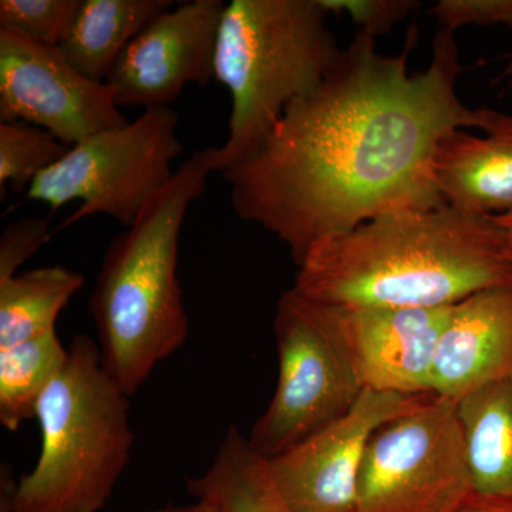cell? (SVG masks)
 I'll return each instance as SVG.
<instances>
[{
    "mask_svg": "<svg viewBox=\"0 0 512 512\" xmlns=\"http://www.w3.org/2000/svg\"><path fill=\"white\" fill-rule=\"evenodd\" d=\"M413 43L387 56L357 33L319 89L288 107L254 156L221 174L235 214L275 235L296 265L365 222L446 205L434 177L441 138L490 126L494 110L458 96L454 32L439 30L429 67L416 73Z\"/></svg>",
    "mask_w": 512,
    "mask_h": 512,
    "instance_id": "1",
    "label": "cell"
},
{
    "mask_svg": "<svg viewBox=\"0 0 512 512\" xmlns=\"http://www.w3.org/2000/svg\"><path fill=\"white\" fill-rule=\"evenodd\" d=\"M510 284L504 229L441 205L384 215L322 242L298 265L292 289L328 305L446 309Z\"/></svg>",
    "mask_w": 512,
    "mask_h": 512,
    "instance_id": "2",
    "label": "cell"
},
{
    "mask_svg": "<svg viewBox=\"0 0 512 512\" xmlns=\"http://www.w3.org/2000/svg\"><path fill=\"white\" fill-rule=\"evenodd\" d=\"M211 173L208 148L192 154L111 239L101 262L89 308L104 369L128 397L190 335L178 249L187 212Z\"/></svg>",
    "mask_w": 512,
    "mask_h": 512,
    "instance_id": "3",
    "label": "cell"
},
{
    "mask_svg": "<svg viewBox=\"0 0 512 512\" xmlns=\"http://www.w3.org/2000/svg\"><path fill=\"white\" fill-rule=\"evenodd\" d=\"M128 399L104 369L97 343L76 336L37 407L36 466L19 481L3 471L0 512L103 511L136 441Z\"/></svg>",
    "mask_w": 512,
    "mask_h": 512,
    "instance_id": "4",
    "label": "cell"
},
{
    "mask_svg": "<svg viewBox=\"0 0 512 512\" xmlns=\"http://www.w3.org/2000/svg\"><path fill=\"white\" fill-rule=\"evenodd\" d=\"M318 0H231L214 77L231 96L228 137L208 147L212 173L254 156L295 101L319 89L342 52Z\"/></svg>",
    "mask_w": 512,
    "mask_h": 512,
    "instance_id": "5",
    "label": "cell"
},
{
    "mask_svg": "<svg viewBox=\"0 0 512 512\" xmlns=\"http://www.w3.org/2000/svg\"><path fill=\"white\" fill-rule=\"evenodd\" d=\"M178 124L173 109L156 107L86 138L37 175L26 200L43 202L52 212L79 201L57 231L96 215L131 227L150 195L174 177V160L183 153Z\"/></svg>",
    "mask_w": 512,
    "mask_h": 512,
    "instance_id": "6",
    "label": "cell"
},
{
    "mask_svg": "<svg viewBox=\"0 0 512 512\" xmlns=\"http://www.w3.org/2000/svg\"><path fill=\"white\" fill-rule=\"evenodd\" d=\"M473 491L457 403L431 394L370 440L357 512H454Z\"/></svg>",
    "mask_w": 512,
    "mask_h": 512,
    "instance_id": "7",
    "label": "cell"
},
{
    "mask_svg": "<svg viewBox=\"0 0 512 512\" xmlns=\"http://www.w3.org/2000/svg\"><path fill=\"white\" fill-rule=\"evenodd\" d=\"M274 332L278 380L248 437L265 460L345 416L363 393L342 350L292 288L276 303Z\"/></svg>",
    "mask_w": 512,
    "mask_h": 512,
    "instance_id": "8",
    "label": "cell"
},
{
    "mask_svg": "<svg viewBox=\"0 0 512 512\" xmlns=\"http://www.w3.org/2000/svg\"><path fill=\"white\" fill-rule=\"evenodd\" d=\"M0 123L32 124L73 147L128 119L113 87L77 72L57 47L0 30Z\"/></svg>",
    "mask_w": 512,
    "mask_h": 512,
    "instance_id": "9",
    "label": "cell"
},
{
    "mask_svg": "<svg viewBox=\"0 0 512 512\" xmlns=\"http://www.w3.org/2000/svg\"><path fill=\"white\" fill-rule=\"evenodd\" d=\"M430 396L363 390L345 416L268 460L275 487L291 511L357 512L360 470L370 440L384 424Z\"/></svg>",
    "mask_w": 512,
    "mask_h": 512,
    "instance_id": "10",
    "label": "cell"
},
{
    "mask_svg": "<svg viewBox=\"0 0 512 512\" xmlns=\"http://www.w3.org/2000/svg\"><path fill=\"white\" fill-rule=\"evenodd\" d=\"M303 299L342 350L363 390L431 394L437 345L453 306L394 309Z\"/></svg>",
    "mask_w": 512,
    "mask_h": 512,
    "instance_id": "11",
    "label": "cell"
},
{
    "mask_svg": "<svg viewBox=\"0 0 512 512\" xmlns=\"http://www.w3.org/2000/svg\"><path fill=\"white\" fill-rule=\"evenodd\" d=\"M227 3L192 0L165 10L127 47L107 84L120 107H168L188 84L214 77L218 30Z\"/></svg>",
    "mask_w": 512,
    "mask_h": 512,
    "instance_id": "12",
    "label": "cell"
},
{
    "mask_svg": "<svg viewBox=\"0 0 512 512\" xmlns=\"http://www.w3.org/2000/svg\"><path fill=\"white\" fill-rule=\"evenodd\" d=\"M512 375V284L451 308L434 360L431 394L457 403Z\"/></svg>",
    "mask_w": 512,
    "mask_h": 512,
    "instance_id": "13",
    "label": "cell"
},
{
    "mask_svg": "<svg viewBox=\"0 0 512 512\" xmlns=\"http://www.w3.org/2000/svg\"><path fill=\"white\" fill-rule=\"evenodd\" d=\"M434 177L448 207L494 218L512 212V117L495 111L485 137L457 128L441 138Z\"/></svg>",
    "mask_w": 512,
    "mask_h": 512,
    "instance_id": "14",
    "label": "cell"
},
{
    "mask_svg": "<svg viewBox=\"0 0 512 512\" xmlns=\"http://www.w3.org/2000/svg\"><path fill=\"white\" fill-rule=\"evenodd\" d=\"M173 6V0H80L57 49L77 72L106 83L130 43Z\"/></svg>",
    "mask_w": 512,
    "mask_h": 512,
    "instance_id": "15",
    "label": "cell"
},
{
    "mask_svg": "<svg viewBox=\"0 0 512 512\" xmlns=\"http://www.w3.org/2000/svg\"><path fill=\"white\" fill-rule=\"evenodd\" d=\"M474 490L512 497V375L457 402Z\"/></svg>",
    "mask_w": 512,
    "mask_h": 512,
    "instance_id": "16",
    "label": "cell"
},
{
    "mask_svg": "<svg viewBox=\"0 0 512 512\" xmlns=\"http://www.w3.org/2000/svg\"><path fill=\"white\" fill-rule=\"evenodd\" d=\"M187 490L224 512H292L275 487L268 460L237 427H229L210 468L187 478Z\"/></svg>",
    "mask_w": 512,
    "mask_h": 512,
    "instance_id": "17",
    "label": "cell"
},
{
    "mask_svg": "<svg viewBox=\"0 0 512 512\" xmlns=\"http://www.w3.org/2000/svg\"><path fill=\"white\" fill-rule=\"evenodd\" d=\"M84 284L66 266L30 269L0 282V348L56 329V320Z\"/></svg>",
    "mask_w": 512,
    "mask_h": 512,
    "instance_id": "18",
    "label": "cell"
},
{
    "mask_svg": "<svg viewBox=\"0 0 512 512\" xmlns=\"http://www.w3.org/2000/svg\"><path fill=\"white\" fill-rule=\"evenodd\" d=\"M69 357L56 329L0 348V423L16 431L36 419L37 407Z\"/></svg>",
    "mask_w": 512,
    "mask_h": 512,
    "instance_id": "19",
    "label": "cell"
},
{
    "mask_svg": "<svg viewBox=\"0 0 512 512\" xmlns=\"http://www.w3.org/2000/svg\"><path fill=\"white\" fill-rule=\"evenodd\" d=\"M70 146L49 131L25 123H0V191L28 192L37 175L67 154Z\"/></svg>",
    "mask_w": 512,
    "mask_h": 512,
    "instance_id": "20",
    "label": "cell"
},
{
    "mask_svg": "<svg viewBox=\"0 0 512 512\" xmlns=\"http://www.w3.org/2000/svg\"><path fill=\"white\" fill-rule=\"evenodd\" d=\"M79 5L80 0H2L0 30L35 45L59 47Z\"/></svg>",
    "mask_w": 512,
    "mask_h": 512,
    "instance_id": "21",
    "label": "cell"
},
{
    "mask_svg": "<svg viewBox=\"0 0 512 512\" xmlns=\"http://www.w3.org/2000/svg\"><path fill=\"white\" fill-rule=\"evenodd\" d=\"M328 15H345L359 32L376 37L390 32L394 26L419 9L416 0H318Z\"/></svg>",
    "mask_w": 512,
    "mask_h": 512,
    "instance_id": "22",
    "label": "cell"
},
{
    "mask_svg": "<svg viewBox=\"0 0 512 512\" xmlns=\"http://www.w3.org/2000/svg\"><path fill=\"white\" fill-rule=\"evenodd\" d=\"M53 234L49 222L37 217L6 225L0 237V282L18 275L25 262L49 244Z\"/></svg>",
    "mask_w": 512,
    "mask_h": 512,
    "instance_id": "23",
    "label": "cell"
},
{
    "mask_svg": "<svg viewBox=\"0 0 512 512\" xmlns=\"http://www.w3.org/2000/svg\"><path fill=\"white\" fill-rule=\"evenodd\" d=\"M441 28L504 25L512 29V0H440L430 10Z\"/></svg>",
    "mask_w": 512,
    "mask_h": 512,
    "instance_id": "24",
    "label": "cell"
},
{
    "mask_svg": "<svg viewBox=\"0 0 512 512\" xmlns=\"http://www.w3.org/2000/svg\"><path fill=\"white\" fill-rule=\"evenodd\" d=\"M454 512H512V497L483 494L474 490Z\"/></svg>",
    "mask_w": 512,
    "mask_h": 512,
    "instance_id": "25",
    "label": "cell"
},
{
    "mask_svg": "<svg viewBox=\"0 0 512 512\" xmlns=\"http://www.w3.org/2000/svg\"><path fill=\"white\" fill-rule=\"evenodd\" d=\"M147 512H224L218 505L207 500H195L194 503L184 505L168 504Z\"/></svg>",
    "mask_w": 512,
    "mask_h": 512,
    "instance_id": "26",
    "label": "cell"
},
{
    "mask_svg": "<svg viewBox=\"0 0 512 512\" xmlns=\"http://www.w3.org/2000/svg\"><path fill=\"white\" fill-rule=\"evenodd\" d=\"M494 221L497 222L498 227L504 229L505 234H507L512 241V212H508V214L504 215H498V217H494Z\"/></svg>",
    "mask_w": 512,
    "mask_h": 512,
    "instance_id": "27",
    "label": "cell"
},
{
    "mask_svg": "<svg viewBox=\"0 0 512 512\" xmlns=\"http://www.w3.org/2000/svg\"><path fill=\"white\" fill-rule=\"evenodd\" d=\"M503 76L508 80L510 86H512V55L508 56V63L505 66Z\"/></svg>",
    "mask_w": 512,
    "mask_h": 512,
    "instance_id": "28",
    "label": "cell"
}]
</instances>
